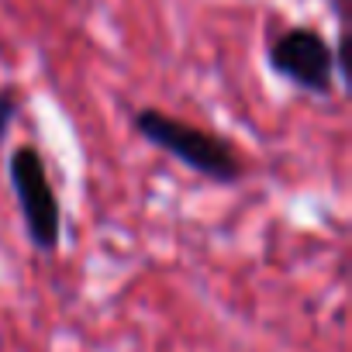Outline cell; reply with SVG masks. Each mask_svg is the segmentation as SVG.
<instances>
[{
    "label": "cell",
    "instance_id": "1",
    "mask_svg": "<svg viewBox=\"0 0 352 352\" xmlns=\"http://www.w3.org/2000/svg\"><path fill=\"white\" fill-rule=\"evenodd\" d=\"M131 128L152 148L166 152L169 159H176L180 166H187L190 173L204 176L211 184L232 187L245 176V155L221 131L201 128V124L184 121V118H173L159 107H138L131 114Z\"/></svg>",
    "mask_w": 352,
    "mask_h": 352
},
{
    "label": "cell",
    "instance_id": "2",
    "mask_svg": "<svg viewBox=\"0 0 352 352\" xmlns=\"http://www.w3.org/2000/svg\"><path fill=\"white\" fill-rule=\"evenodd\" d=\"M8 180L14 190V204L25 225L28 242L52 256L63 245V201L52 187L49 162L35 145H18L8 155Z\"/></svg>",
    "mask_w": 352,
    "mask_h": 352
},
{
    "label": "cell",
    "instance_id": "3",
    "mask_svg": "<svg viewBox=\"0 0 352 352\" xmlns=\"http://www.w3.org/2000/svg\"><path fill=\"white\" fill-rule=\"evenodd\" d=\"M266 66L307 97H331L338 90V52L314 25H290L276 32L266 42Z\"/></svg>",
    "mask_w": 352,
    "mask_h": 352
},
{
    "label": "cell",
    "instance_id": "4",
    "mask_svg": "<svg viewBox=\"0 0 352 352\" xmlns=\"http://www.w3.org/2000/svg\"><path fill=\"white\" fill-rule=\"evenodd\" d=\"M21 114V97L14 87H0V145H4V138L11 135L14 121Z\"/></svg>",
    "mask_w": 352,
    "mask_h": 352
}]
</instances>
